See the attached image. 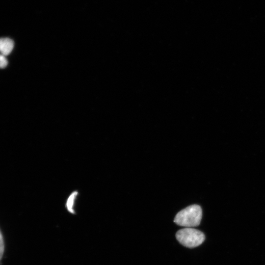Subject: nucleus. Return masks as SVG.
I'll return each mask as SVG.
<instances>
[{"instance_id": "f257e3e1", "label": "nucleus", "mask_w": 265, "mask_h": 265, "mask_svg": "<svg viewBox=\"0 0 265 265\" xmlns=\"http://www.w3.org/2000/svg\"><path fill=\"white\" fill-rule=\"evenodd\" d=\"M202 216V209L199 205H190L180 211L175 216L174 221L178 225L186 228L198 226Z\"/></svg>"}, {"instance_id": "f03ea898", "label": "nucleus", "mask_w": 265, "mask_h": 265, "mask_svg": "<svg viewBox=\"0 0 265 265\" xmlns=\"http://www.w3.org/2000/svg\"><path fill=\"white\" fill-rule=\"evenodd\" d=\"M176 237L181 244L188 248L197 247L205 240L203 233L192 228H185L179 230Z\"/></svg>"}, {"instance_id": "7ed1b4c3", "label": "nucleus", "mask_w": 265, "mask_h": 265, "mask_svg": "<svg viewBox=\"0 0 265 265\" xmlns=\"http://www.w3.org/2000/svg\"><path fill=\"white\" fill-rule=\"evenodd\" d=\"M14 47L13 41L9 38H2L0 40V50L1 54L6 56L12 51Z\"/></svg>"}, {"instance_id": "20e7f679", "label": "nucleus", "mask_w": 265, "mask_h": 265, "mask_svg": "<svg viewBox=\"0 0 265 265\" xmlns=\"http://www.w3.org/2000/svg\"><path fill=\"white\" fill-rule=\"evenodd\" d=\"M78 192L76 191L73 192L68 198L66 203L67 210L72 214H75L74 209L75 201Z\"/></svg>"}, {"instance_id": "39448f33", "label": "nucleus", "mask_w": 265, "mask_h": 265, "mask_svg": "<svg viewBox=\"0 0 265 265\" xmlns=\"http://www.w3.org/2000/svg\"><path fill=\"white\" fill-rule=\"evenodd\" d=\"M0 260H2L3 255L4 252L5 250V242L4 239L3 237V235L1 232H0Z\"/></svg>"}, {"instance_id": "423d86ee", "label": "nucleus", "mask_w": 265, "mask_h": 265, "mask_svg": "<svg viewBox=\"0 0 265 265\" xmlns=\"http://www.w3.org/2000/svg\"><path fill=\"white\" fill-rule=\"evenodd\" d=\"M7 60L5 56L1 54L0 56V67L1 68H4L7 65Z\"/></svg>"}]
</instances>
